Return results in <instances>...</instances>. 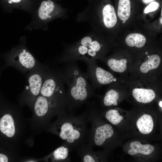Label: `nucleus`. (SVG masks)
I'll return each mask as SVG.
<instances>
[{"label":"nucleus","instance_id":"1","mask_svg":"<svg viewBox=\"0 0 162 162\" xmlns=\"http://www.w3.org/2000/svg\"><path fill=\"white\" fill-rule=\"evenodd\" d=\"M59 70L68 96L76 102H82L89 96L92 88L86 73L82 72L75 62L65 63Z\"/></svg>","mask_w":162,"mask_h":162},{"label":"nucleus","instance_id":"2","mask_svg":"<svg viewBox=\"0 0 162 162\" xmlns=\"http://www.w3.org/2000/svg\"><path fill=\"white\" fill-rule=\"evenodd\" d=\"M10 65L21 71L33 70L41 66L32 55L25 50L13 55Z\"/></svg>","mask_w":162,"mask_h":162},{"label":"nucleus","instance_id":"3","mask_svg":"<svg viewBox=\"0 0 162 162\" xmlns=\"http://www.w3.org/2000/svg\"><path fill=\"white\" fill-rule=\"evenodd\" d=\"M86 63L87 67L86 73L88 79L92 80L95 79L102 85L108 84L113 81V76L110 72L99 67L95 68L92 62Z\"/></svg>","mask_w":162,"mask_h":162},{"label":"nucleus","instance_id":"4","mask_svg":"<svg viewBox=\"0 0 162 162\" xmlns=\"http://www.w3.org/2000/svg\"><path fill=\"white\" fill-rule=\"evenodd\" d=\"M62 99L56 98H47L40 94L37 98L34 105L35 114L39 117L45 115L51 106H56Z\"/></svg>","mask_w":162,"mask_h":162},{"label":"nucleus","instance_id":"5","mask_svg":"<svg viewBox=\"0 0 162 162\" xmlns=\"http://www.w3.org/2000/svg\"><path fill=\"white\" fill-rule=\"evenodd\" d=\"M0 130L8 137H12L15 133L14 122L11 115L7 114L0 120Z\"/></svg>","mask_w":162,"mask_h":162},{"label":"nucleus","instance_id":"6","mask_svg":"<svg viewBox=\"0 0 162 162\" xmlns=\"http://www.w3.org/2000/svg\"><path fill=\"white\" fill-rule=\"evenodd\" d=\"M114 131L112 126L105 124L98 128L96 131L94 140L95 144L98 146L102 145L106 139L111 137Z\"/></svg>","mask_w":162,"mask_h":162},{"label":"nucleus","instance_id":"7","mask_svg":"<svg viewBox=\"0 0 162 162\" xmlns=\"http://www.w3.org/2000/svg\"><path fill=\"white\" fill-rule=\"evenodd\" d=\"M132 94L137 101L145 104L151 102L155 97L154 92L151 89L135 88L133 90Z\"/></svg>","mask_w":162,"mask_h":162},{"label":"nucleus","instance_id":"8","mask_svg":"<svg viewBox=\"0 0 162 162\" xmlns=\"http://www.w3.org/2000/svg\"><path fill=\"white\" fill-rule=\"evenodd\" d=\"M136 124L140 132L145 134L150 133L154 126L152 117L148 114H144L137 121Z\"/></svg>","mask_w":162,"mask_h":162},{"label":"nucleus","instance_id":"9","mask_svg":"<svg viewBox=\"0 0 162 162\" xmlns=\"http://www.w3.org/2000/svg\"><path fill=\"white\" fill-rule=\"evenodd\" d=\"M103 21L107 28L113 27L117 22V17L113 7L110 4L105 5L103 8Z\"/></svg>","mask_w":162,"mask_h":162},{"label":"nucleus","instance_id":"10","mask_svg":"<svg viewBox=\"0 0 162 162\" xmlns=\"http://www.w3.org/2000/svg\"><path fill=\"white\" fill-rule=\"evenodd\" d=\"M146 41L145 37L142 34L138 33L130 34L125 39L126 44L130 47L141 48L144 46Z\"/></svg>","mask_w":162,"mask_h":162},{"label":"nucleus","instance_id":"11","mask_svg":"<svg viewBox=\"0 0 162 162\" xmlns=\"http://www.w3.org/2000/svg\"><path fill=\"white\" fill-rule=\"evenodd\" d=\"M54 7V3L51 0L42 2L38 11L40 18L42 20H45L50 18V15L53 11Z\"/></svg>","mask_w":162,"mask_h":162},{"label":"nucleus","instance_id":"12","mask_svg":"<svg viewBox=\"0 0 162 162\" xmlns=\"http://www.w3.org/2000/svg\"><path fill=\"white\" fill-rule=\"evenodd\" d=\"M80 132L74 129L73 125L70 123H64L61 127L60 136L63 140H66L69 136H71L74 140H77L80 137Z\"/></svg>","mask_w":162,"mask_h":162},{"label":"nucleus","instance_id":"13","mask_svg":"<svg viewBox=\"0 0 162 162\" xmlns=\"http://www.w3.org/2000/svg\"><path fill=\"white\" fill-rule=\"evenodd\" d=\"M160 62V58L157 55H153L149 56L148 60L142 63L140 67L141 71L146 73L150 70L157 68Z\"/></svg>","mask_w":162,"mask_h":162},{"label":"nucleus","instance_id":"14","mask_svg":"<svg viewBox=\"0 0 162 162\" xmlns=\"http://www.w3.org/2000/svg\"><path fill=\"white\" fill-rule=\"evenodd\" d=\"M130 14V0H119L118 15L122 20H126L129 18Z\"/></svg>","mask_w":162,"mask_h":162},{"label":"nucleus","instance_id":"15","mask_svg":"<svg viewBox=\"0 0 162 162\" xmlns=\"http://www.w3.org/2000/svg\"><path fill=\"white\" fill-rule=\"evenodd\" d=\"M127 61L125 59L118 60L114 58H110L107 61V64L113 71L123 72L127 69Z\"/></svg>","mask_w":162,"mask_h":162},{"label":"nucleus","instance_id":"16","mask_svg":"<svg viewBox=\"0 0 162 162\" xmlns=\"http://www.w3.org/2000/svg\"><path fill=\"white\" fill-rule=\"evenodd\" d=\"M130 146L131 148L135 149L137 153H140L144 155L149 154L154 150L153 146L150 144L142 145L138 141L131 142Z\"/></svg>","mask_w":162,"mask_h":162},{"label":"nucleus","instance_id":"17","mask_svg":"<svg viewBox=\"0 0 162 162\" xmlns=\"http://www.w3.org/2000/svg\"><path fill=\"white\" fill-rule=\"evenodd\" d=\"M119 94L117 92L113 89H110L106 94L104 99V105L110 106L112 104L117 105V100L118 99Z\"/></svg>","mask_w":162,"mask_h":162},{"label":"nucleus","instance_id":"18","mask_svg":"<svg viewBox=\"0 0 162 162\" xmlns=\"http://www.w3.org/2000/svg\"><path fill=\"white\" fill-rule=\"evenodd\" d=\"M106 118L111 123L117 125L123 119V117L118 113L116 110H110L106 113Z\"/></svg>","mask_w":162,"mask_h":162},{"label":"nucleus","instance_id":"19","mask_svg":"<svg viewBox=\"0 0 162 162\" xmlns=\"http://www.w3.org/2000/svg\"><path fill=\"white\" fill-rule=\"evenodd\" d=\"M68 152L67 148L62 146L55 150L53 155L54 158L56 160H64L67 157Z\"/></svg>","mask_w":162,"mask_h":162},{"label":"nucleus","instance_id":"20","mask_svg":"<svg viewBox=\"0 0 162 162\" xmlns=\"http://www.w3.org/2000/svg\"><path fill=\"white\" fill-rule=\"evenodd\" d=\"M159 7V4L156 2H152L144 10L145 14H147L150 12L154 11L157 10Z\"/></svg>","mask_w":162,"mask_h":162},{"label":"nucleus","instance_id":"21","mask_svg":"<svg viewBox=\"0 0 162 162\" xmlns=\"http://www.w3.org/2000/svg\"><path fill=\"white\" fill-rule=\"evenodd\" d=\"M83 161L84 162H95V160L91 156L87 155L84 157Z\"/></svg>","mask_w":162,"mask_h":162},{"label":"nucleus","instance_id":"22","mask_svg":"<svg viewBox=\"0 0 162 162\" xmlns=\"http://www.w3.org/2000/svg\"><path fill=\"white\" fill-rule=\"evenodd\" d=\"M8 161V159L7 156L5 155L0 154V162H7Z\"/></svg>","mask_w":162,"mask_h":162},{"label":"nucleus","instance_id":"23","mask_svg":"<svg viewBox=\"0 0 162 162\" xmlns=\"http://www.w3.org/2000/svg\"><path fill=\"white\" fill-rule=\"evenodd\" d=\"M128 153L129 154L131 155H133L137 154L136 151L135 149L132 148L128 151Z\"/></svg>","mask_w":162,"mask_h":162},{"label":"nucleus","instance_id":"24","mask_svg":"<svg viewBox=\"0 0 162 162\" xmlns=\"http://www.w3.org/2000/svg\"><path fill=\"white\" fill-rule=\"evenodd\" d=\"M155 0H142L143 2L145 4H148L152 2Z\"/></svg>","mask_w":162,"mask_h":162},{"label":"nucleus","instance_id":"25","mask_svg":"<svg viewBox=\"0 0 162 162\" xmlns=\"http://www.w3.org/2000/svg\"><path fill=\"white\" fill-rule=\"evenodd\" d=\"M14 3H18L20 2L21 0H10Z\"/></svg>","mask_w":162,"mask_h":162},{"label":"nucleus","instance_id":"26","mask_svg":"<svg viewBox=\"0 0 162 162\" xmlns=\"http://www.w3.org/2000/svg\"><path fill=\"white\" fill-rule=\"evenodd\" d=\"M159 106L162 108V101H160L159 102Z\"/></svg>","mask_w":162,"mask_h":162},{"label":"nucleus","instance_id":"27","mask_svg":"<svg viewBox=\"0 0 162 162\" xmlns=\"http://www.w3.org/2000/svg\"><path fill=\"white\" fill-rule=\"evenodd\" d=\"M162 17L161 18H160V23L161 24H162Z\"/></svg>","mask_w":162,"mask_h":162},{"label":"nucleus","instance_id":"28","mask_svg":"<svg viewBox=\"0 0 162 162\" xmlns=\"http://www.w3.org/2000/svg\"><path fill=\"white\" fill-rule=\"evenodd\" d=\"M8 2H9V3H10V4L12 3L13 2L11 1H10V0H9V1Z\"/></svg>","mask_w":162,"mask_h":162},{"label":"nucleus","instance_id":"29","mask_svg":"<svg viewBox=\"0 0 162 162\" xmlns=\"http://www.w3.org/2000/svg\"><path fill=\"white\" fill-rule=\"evenodd\" d=\"M116 81V79L115 78H113V81Z\"/></svg>","mask_w":162,"mask_h":162},{"label":"nucleus","instance_id":"30","mask_svg":"<svg viewBox=\"0 0 162 162\" xmlns=\"http://www.w3.org/2000/svg\"><path fill=\"white\" fill-rule=\"evenodd\" d=\"M125 22H126V20H123V23H124Z\"/></svg>","mask_w":162,"mask_h":162},{"label":"nucleus","instance_id":"31","mask_svg":"<svg viewBox=\"0 0 162 162\" xmlns=\"http://www.w3.org/2000/svg\"><path fill=\"white\" fill-rule=\"evenodd\" d=\"M146 54H148V52H146Z\"/></svg>","mask_w":162,"mask_h":162},{"label":"nucleus","instance_id":"32","mask_svg":"<svg viewBox=\"0 0 162 162\" xmlns=\"http://www.w3.org/2000/svg\"><path fill=\"white\" fill-rule=\"evenodd\" d=\"M149 56H148V58H149Z\"/></svg>","mask_w":162,"mask_h":162}]
</instances>
